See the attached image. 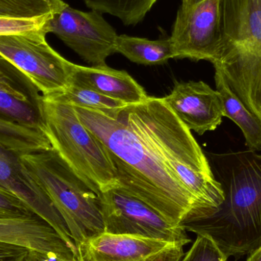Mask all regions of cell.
Masks as SVG:
<instances>
[{"instance_id": "9c48e42d", "label": "cell", "mask_w": 261, "mask_h": 261, "mask_svg": "<svg viewBox=\"0 0 261 261\" xmlns=\"http://www.w3.org/2000/svg\"><path fill=\"white\" fill-rule=\"evenodd\" d=\"M220 0L181 6L172 32L175 58L217 61L222 46Z\"/></svg>"}, {"instance_id": "2e32d148", "label": "cell", "mask_w": 261, "mask_h": 261, "mask_svg": "<svg viewBox=\"0 0 261 261\" xmlns=\"http://www.w3.org/2000/svg\"><path fill=\"white\" fill-rule=\"evenodd\" d=\"M71 85L90 89L126 106L142 103L147 96L144 88L125 70L108 66H75Z\"/></svg>"}, {"instance_id": "f1b7e54d", "label": "cell", "mask_w": 261, "mask_h": 261, "mask_svg": "<svg viewBox=\"0 0 261 261\" xmlns=\"http://www.w3.org/2000/svg\"><path fill=\"white\" fill-rule=\"evenodd\" d=\"M246 261H261V245L249 254Z\"/></svg>"}, {"instance_id": "4fadbf2b", "label": "cell", "mask_w": 261, "mask_h": 261, "mask_svg": "<svg viewBox=\"0 0 261 261\" xmlns=\"http://www.w3.org/2000/svg\"><path fill=\"white\" fill-rule=\"evenodd\" d=\"M0 242L53 254L66 260H78L77 253L47 222L38 216L0 218Z\"/></svg>"}, {"instance_id": "ffe728a7", "label": "cell", "mask_w": 261, "mask_h": 261, "mask_svg": "<svg viewBox=\"0 0 261 261\" xmlns=\"http://www.w3.org/2000/svg\"><path fill=\"white\" fill-rule=\"evenodd\" d=\"M87 7L119 18L125 25L141 22L158 0H83Z\"/></svg>"}, {"instance_id": "484cf974", "label": "cell", "mask_w": 261, "mask_h": 261, "mask_svg": "<svg viewBox=\"0 0 261 261\" xmlns=\"http://www.w3.org/2000/svg\"><path fill=\"white\" fill-rule=\"evenodd\" d=\"M29 251L24 247L0 242V261H25Z\"/></svg>"}, {"instance_id": "7402d4cb", "label": "cell", "mask_w": 261, "mask_h": 261, "mask_svg": "<svg viewBox=\"0 0 261 261\" xmlns=\"http://www.w3.org/2000/svg\"><path fill=\"white\" fill-rule=\"evenodd\" d=\"M66 5L63 0H0V17L39 18L55 15Z\"/></svg>"}, {"instance_id": "cb8c5ba5", "label": "cell", "mask_w": 261, "mask_h": 261, "mask_svg": "<svg viewBox=\"0 0 261 261\" xmlns=\"http://www.w3.org/2000/svg\"><path fill=\"white\" fill-rule=\"evenodd\" d=\"M228 258L210 236L199 234L180 261H227Z\"/></svg>"}, {"instance_id": "9a60e30c", "label": "cell", "mask_w": 261, "mask_h": 261, "mask_svg": "<svg viewBox=\"0 0 261 261\" xmlns=\"http://www.w3.org/2000/svg\"><path fill=\"white\" fill-rule=\"evenodd\" d=\"M220 6L222 38L217 61L261 44V0H220Z\"/></svg>"}, {"instance_id": "d4e9b609", "label": "cell", "mask_w": 261, "mask_h": 261, "mask_svg": "<svg viewBox=\"0 0 261 261\" xmlns=\"http://www.w3.org/2000/svg\"><path fill=\"white\" fill-rule=\"evenodd\" d=\"M36 216L22 201L0 188V218H30Z\"/></svg>"}, {"instance_id": "e0dca14e", "label": "cell", "mask_w": 261, "mask_h": 261, "mask_svg": "<svg viewBox=\"0 0 261 261\" xmlns=\"http://www.w3.org/2000/svg\"><path fill=\"white\" fill-rule=\"evenodd\" d=\"M215 70L216 90L222 96L224 116L240 128L249 150L261 152V121L234 94L222 73Z\"/></svg>"}, {"instance_id": "44dd1931", "label": "cell", "mask_w": 261, "mask_h": 261, "mask_svg": "<svg viewBox=\"0 0 261 261\" xmlns=\"http://www.w3.org/2000/svg\"><path fill=\"white\" fill-rule=\"evenodd\" d=\"M44 98L47 100L67 104L76 108L87 109L96 111L106 112L126 107L122 102L102 96L90 89L83 88L74 85H70L65 91L59 94L51 97Z\"/></svg>"}, {"instance_id": "f546056e", "label": "cell", "mask_w": 261, "mask_h": 261, "mask_svg": "<svg viewBox=\"0 0 261 261\" xmlns=\"http://www.w3.org/2000/svg\"><path fill=\"white\" fill-rule=\"evenodd\" d=\"M205 0H182V6H192Z\"/></svg>"}, {"instance_id": "83f0119b", "label": "cell", "mask_w": 261, "mask_h": 261, "mask_svg": "<svg viewBox=\"0 0 261 261\" xmlns=\"http://www.w3.org/2000/svg\"><path fill=\"white\" fill-rule=\"evenodd\" d=\"M25 261H70L60 258L53 254H44L39 251H29V254L26 257ZM78 261V260H76Z\"/></svg>"}, {"instance_id": "6da1fadb", "label": "cell", "mask_w": 261, "mask_h": 261, "mask_svg": "<svg viewBox=\"0 0 261 261\" xmlns=\"http://www.w3.org/2000/svg\"><path fill=\"white\" fill-rule=\"evenodd\" d=\"M74 108L83 124L105 147L116 170L118 187L173 225L197 217V201L166 167L125 107L107 112Z\"/></svg>"}, {"instance_id": "30bf717a", "label": "cell", "mask_w": 261, "mask_h": 261, "mask_svg": "<svg viewBox=\"0 0 261 261\" xmlns=\"http://www.w3.org/2000/svg\"><path fill=\"white\" fill-rule=\"evenodd\" d=\"M0 188L22 201L38 217L47 222L77 253L65 221L50 198L31 176L20 154L0 145Z\"/></svg>"}, {"instance_id": "4316f807", "label": "cell", "mask_w": 261, "mask_h": 261, "mask_svg": "<svg viewBox=\"0 0 261 261\" xmlns=\"http://www.w3.org/2000/svg\"><path fill=\"white\" fill-rule=\"evenodd\" d=\"M184 246L182 244H174L146 261H180L184 255Z\"/></svg>"}, {"instance_id": "5b68a950", "label": "cell", "mask_w": 261, "mask_h": 261, "mask_svg": "<svg viewBox=\"0 0 261 261\" xmlns=\"http://www.w3.org/2000/svg\"><path fill=\"white\" fill-rule=\"evenodd\" d=\"M46 136L52 148L96 194L117 187L114 167L99 140L74 107L44 98Z\"/></svg>"}, {"instance_id": "ac0fdd59", "label": "cell", "mask_w": 261, "mask_h": 261, "mask_svg": "<svg viewBox=\"0 0 261 261\" xmlns=\"http://www.w3.org/2000/svg\"><path fill=\"white\" fill-rule=\"evenodd\" d=\"M116 50L132 62L143 65H158L175 58L170 38L152 41L126 35H118Z\"/></svg>"}, {"instance_id": "277c9868", "label": "cell", "mask_w": 261, "mask_h": 261, "mask_svg": "<svg viewBox=\"0 0 261 261\" xmlns=\"http://www.w3.org/2000/svg\"><path fill=\"white\" fill-rule=\"evenodd\" d=\"M20 158L65 221L76 246L105 232L99 196L53 148Z\"/></svg>"}, {"instance_id": "ba28073f", "label": "cell", "mask_w": 261, "mask_h": 261, "mask_svg": "<svg viewBox=\"0 0 261 261\" xmlns=\"http://www.w3.org/2000/svg\"><path fill=\"white\" fill-rule=\"evenodd\" d=\"M46 30L93 66L107 65V58L116 52L117 33L97 11L83 12L67 4L47 21Z\"/></svg>"}, {"instance_id": "603a6c76", "label": "cell", "mask_w": 261, "mask_h": 261, "mask_svg": "<svg viewBox=\"0 0 261 261\" xmlns=\"http://www.w3.org/2000/svg\"><path fill=\"white\" fill-rule=\"evenodd\" d=\"M54 15L36 18H14L0 17V36L27 34H45L47 21Z\"/></svg>"}, {"instance_id": "8992f818", "label": "cell", "mask_w": 261, "mask_h": 261, "mask_svg": "<svg viewBox=\"0 0 261 261\" xmlns=\"http://www.w3.org/2000/svg\"><path fill=\"white\" fill-rule=\"evenodd\" d=\"M45 36V34L0 36V55L24 73L44 97H51L70 87L76 64L54 50Z\"/></svg>"}, {"instance_id": "5bb4252c", "label": "cell", "mask_w": 261, "mask_h": 261, "mask_svg": "<svg viewBox=\"0 0 261 261\" xmlns=\"http://www.w3.org/2000/svg\"><path fill=\"white\" fill-rule=\"evenodd\" d=\"M174 244L179 243L103 232L76 248L79 261H146Z\"/></svg>"}, {"instance_id": "8fae6325", "label": "cell", "mask_w": 261, "mask_h": 261, "mask_svg": "<svg viewBox=\"0 0 261 261\" xmlns=\"http://www.w3.org/2000/svg\"><path fill=\"white\" fill-rule=\"evenodd\" d=\"M40 93L24 73L0 55V118L44 133V97Z\"/></svg>"}, {"instance_id": "7a4b0ae2", "label": "cell", "mask_w": 261, "mask_h": 261, "mask_svg": "<svg viewBox=\"0 0 261 261\" xmlns=\"http://www.w3.org/2000/svg\"><path fill=\"white\" fill-rule=\"evenodd\" d=\"M212 161L224 202L210 216L181 226L208 234L228 257L251 254L261 245V152H228L214 155Z\"/></svg>"}, {"instance_id": "d6986e66", "label": "cell", "mask_w": 261, "mask_h": 261, "mask_svg": "<svg viewBox=\"0 0 261 261\" xmlns=\"http://www.w3.org/2000/svg\"><path fill=\"white\" fill-rule=\"evenodd\" d=\"M0 145L22 155L52 148L45 134L0 118Z\"/></svg>"}, {"instance_id": "7c38bea8", "label": "cell", "mask_w": 261, "mask_h": 261, "mask_svg": "<svg viewBox=\"0 0 261 261\" xmlns=\"http://www.w3.org/2000/svg\"><path fill=\"white\" fill-rule=\"evenodd\" d=\"M162 99L189 130L199 135L216 130L222 123V96L202 81L176 84Z\"/></svg>"}, {"instance_id": "52a82bcc", "label": "cell", "mask_w": 261, "mask_h": 261, "mask_svg": "<svg viewBox=\"0 0 261 261\" xmlns=\"http://www.w3.org/2000/svg\"><path fill=\"white\" fill-rule=\"evenodd\" d=\"M105 232L158 239L187 245L186 230L169 222L154 208L119 187L99 194Z\"/></svg>"}, {"instance_id": "3957f363", "label": "cell", "mask_w": 261, "mask_h": 261, "mask_svg": "<svg viewBox=\"0 0 261 261\" xmlns=\"http://www.w3.org/2000/svg\"><path fill=\"white\" fill-rule=\"evenodd\" d=\"M125 110L166 167L197 201L199 214L190 221L206 217L217 210L225 199L222 186L191 130L162 98L148 97L142 103L126 106Z\"/></svg>"}]
</instances>
